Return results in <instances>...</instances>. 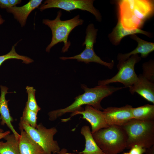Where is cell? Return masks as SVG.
<instances>
[{
    "label": "cell",
    "mask_w": 154,
    "mask_h": 154,
    "mask_svg": "<svg viewBox=\"0 0 154 154\" xmlns=\"http://www.w3.org/2000/svg\"><path fill=\"white\" fill-rule=\"evenodd\" d=\"M118 20L125 29H141L154 13L153 0H122L117 1Z\"/></svg>",
    "instance_id": "obj_1"
},
{
    "label": "cell",
    "mask_w": 154,
    "mask_h": 154,
    "mask_svg": "<svg viewBox=\"0 0 154 154\" xmlns=\"http://www.w3.org/2000/svg\"><path fill=\"white\" fill-rule=\"evenodd\" d=\"M81 86L84 93L76 97L74 101L65 108L49 112L48 115L50 120L54 121L66 113L83 110L84 109L82 106L85 105L90 106L100 110H103L101 105L102 100L123 88L108 85H98L92 88H88L84 84H82Z\"/></svg>",
    "instance_id": "obj_2"
},
{
    "label": "cell",
    "mask_w": 154,
    "mask_h": 154,
    "mask_svg": "<svg viewBox=\"0 0 154 154\" xmlns=\"http://www.w3.org/2000/svg\"><path fill=\"white\" fill-rule=\"evenodd\" d=\"M62 15V11L59 10L54 19L42 20V23L50 28L52 35L51 41L46 48V52H49L54 46L62 42L64 44L62 52L64 53L68 51L71 45V42L68 40L70 34L74 28L82 25L84 22V21L80 18L79 15L71 19L66 20L60 19Z\"/></svg>",
    "instance_id": "obj_3"
},
{
    "label": "cell",
    "mask_w": 154,
    "mask_h": 154,
    "mask_svg": "<svg viewBox=\"0 0 154 154\" xmlns=\"http://www.w3.org/2000/svg\"><path fill=\"white\" fill-rule=\"evenodd\" d=\"M92 135L104 154H118L126 148L127 136L121 126L110 125L98 130Z\"/></svg>",
    "instance_id": "obj_4"
},
{
    "label": "cell",
    "mask_w": 154,
    "mask_h": 154,
    "mask_svg": "<svg viewBox=\"0 0 154 154\" xmlns=\"http://www.w3.org/2000/svg\"><path fill=\"white\" fill-rule=\"evenodd\" d=\"M121 127L127 136L126 148L137 145L147 149L154 145V120L133 119Z\"/></svg>",
    "instance_id": "obj_5"
},
{
    "label": "cell",
    "mask_w": 154,
    "mask_h": 154,
    "mask_svg": "<svg viewBox=\"0 0 154 154\" xmlns=\"http://www.w3.org/2000/svg\"><path fill=\"white\" fill-rule=\"evenodd\" d=\"M19 125L42 148L45 154L57 153L60 150L57 142L54 139L58 131L56 127L47 128L40 123L34 128L21 120Z\"/></svg>",
    "instance_id": "obj_6"
},
{
    "label": "cell",
    "mask_w": 154,
    "mask_h": 154,
    "mask_svg": "<svg viewBox=\"0 0 154 154\" xmlns=\"http://www.w3.org/2000/svg\"><path fill=\"white\" fill-rule=\"evenodd\" d=\"M98 31V29L95 28L94 24H89L86 29L85 39L82 44L83 46L85 45L84 49L81 53L76 55L69 57L62 56L60 57V58L64 60L75 59L78 61L86 64L94 62L107 67L109 69H112L114 64L113 61L110 62H105L98 56L94 52V45L96 42Z\"/></svg>",
    "instance_id": "obj_7"
},
{
    "label": "cell",
    "mask_w": 154,
    "mask_h": 154,
    "mask_svg": "<svg viewBox=\"0 0 154 154\" xmlns=\"http://www.w3.org/2000/svg\"><path fill=\"white\" fill-rule=\"evenodd\" d=\"M138 54L131 56L127 60L119 61L117 67L118 72L114 76L110 79L99 81L98 85H107L111 83L119 82L123 84L125 88L132 86L138 78L134 69L136 63L141 60Z\"/></svg>",
    "instance_id": "obj_8"
},
{
    "label": "cell",
    "mask_w": 154,
    "mask_h": 154,
    "mask_svg": "<svg viewBox=\"0 0 154 154\" xmlns=\"http://www.w3.org/2000/svg\"><path fill=\"white\" fill-rule=\"evenodd\" d=\"M93 0H46L40 5V11L49 8H59L70 12L72 11L79 9L88 11L95 17L96 20L100 22L102 16L93 5Z\"/></svg>",
    "instance_id": "obj_9"
},
{
    "label": "cell",
    "mask_w": 154,
    "mask_h": 154,
    "mask_svg": "<svg viewBox=\"0 0 154 154\" xmlns=\"http://www.w3.org/2000/svg\"><path fill=\"white\" fill-rule=\"evenodd\" d=\"M78 114L82 115V118L87 121L91 126L92 134L98 130L108 127L102 111L93 107L87 105L84 109L72 113L70 117L66 119H62V122H66L70 118Z\"/></svg>",
    "instance_id": "obj_10"
},
{
    "label": "cell",
    "mask_w": 154,
    "mask_h": 154,
    "mask_svg": "<svg viewBox=\"0 0 154 154\" xmlns=\"http://www.w3.org/2000/svg\"><path fill=\"white\" fill-rule=\"evenodd\" d=\"M132 106L129 105L120 107H110L103 109L106 121L109 126H121L133 119L131 110Z\"/></svg>",
    "instance_id": "obj_11"
},
{
    "label": "cell",
    "mask_w": 154,
    "mask_h": 154,
    "mask_svg": "<svg viewBox=\"0 0 154 154\" xmlns=\"http://www.w3.org/2000/svg\"><path fill=\"white\" fill-rule=\"evenodd\" d=\"M132 94L136 93L147 101L154 104V83L144 77L142 74L131 86L129 88Z\"/></svg>",
    "instance_id": "obj_12"
},
{
    "label": "cell",
    "mask_w": 154,
    "mask_h": 154,
    "mask_svg": "<svg viewBox=\"0 0 154 154\" xmlns=\"http://www.w3.org/2000/svg\"><path fill=\"white\" fill-rule=\"evenodd\" d=\"M42 0H31L21 7L14 6L6 9L7 11L12 13L15 19L20 23L21 27H24L28 16L31 12L41 5Z\"/></svg>",
    "instance_id": "obj_13"
},
{
    "label": "cell",
    "mask_w": 154,
    "mask_h": 154,
    "mask_svg": "<svg viewBox=\"0 0 154 154\" xmlns=\"http://www.w3.org/2000/svg\"><path fill=\"white\" fill-rule=\"evenodd\" d=\"M0 88V117L1 120V124L3 125L6 124L12 132L16 138L19 140L20 135L15 130L11 123L13 120L11 116L8 107V102L9 100H7L5 98L6 94L8 93L7 91L8 88L5 86L1 85Z\"/></svg>",
    "instance_id": "obj_14"
},
{
    "label": "cell",
    "mask_w": 154,
    "mask_h": 154,
    "mask_svg": "<svg viewBox=\"0 0 154 154\" xmlns=\"http://www.w3.org/2000/svg\"><path fill=\"white\" fill-rule=\"evenodd\" d=\"M130 37L137 42V46L135 49L130 52L124 54H119L117 56V59L119 61L125 60L131 56L138 54H140L141 57L145 58L154 50L153 42L143 40L135 35H131Z\"/></svg>",
    "instance_id": "obj_15"
},
{
    "label": "cell",
    "mask_w": 154,
    "mask_h": 154,
    "mask_svg": "<svg viewBox=\"0 0 154 154\" xmlns=\"http://www.w3.org/2000/svg\"><path fill=\"white\" fill-rule=\"evenodd\" d=\"M20 136L19 139L21 154H45L42 148L33 140L19 125Z\"/></svg>",
    "instance_id": "obj_16"
},
{
    "label": "cell",
    "mask_w": 154,
    "mask_h": 154,
    "mask_svg": "<svg viewBox=\"0 0 154 154\" xmlns=\"http://www.w3.org/2000/svg\"><path fill=\"white\" fill-rule=\"evenodd\" d=\"M141 34L151 38L152 35L149 32L143 31L141 29L128 30L124 28L120 21L118 20L117 24L112 32L108 36L110 40L114 45H119L122 38L125 36Z\"/></svg>",
    "instance_id": "obj_17"
},
{
    "label": "cell",
    "mask_w": 154,
    "mask_h": 154,
    "mask_svg": "<svg viewBox=\"0 0 154 154\" xmlns=\"http://www.w3.org/2000/svg\"><path fill=\"white\" fill-rule=\"evenodd\" d=\"M80 133L84 137L85 144L84 149L79 154H104L94 139L89 126H82Z\"/></svg>",
    "instance_id": "obj_18"
},
{
    "label": "cell",
    "mask_w": 154,
    "mask_h": 154,
    "mask_svg": "<svg viewBox=\"0 0 154 154\" xmlns=\"http://www.w3.org/2000/svg\"><path fill=\"white\" fill-rule=\"evenodd\" d=\"M3 139L6 141H0V154H21L19 140L13 133L7 135Z\"/></svg>",
    "instance_id": "obj_19"
},
{
    "label": "cell",
    "mask_w": 154,
    "mask_h": 154,
    "mask_svg": "<svg viewBox=\"0 0 154 154\" xmlns=\"http://www.w3.org/2000/svg\"><path fill=\"white\" fill-rule=\"evenodd\" d=\"M132 114L133 119L143 121L154 120V105L146 104L133 108Z\"/></svg>",
    "instance_id": "obj_20"
},
{
    "label": "cell",
    "mask_w": 154,
    "mask_h": 154,
    "mask_svg": "<svg viewBox=\"0 0 154 154\" xmlns=\"http://www.w3.org/2000/svg\"><path fill=\"white\" fill-rule=\"evenodd\" d=\"M17 43H16L12 46L11 50L8 53L0 56V66L5 61L11 59L21 60H22L23 63L26 64H29L33 62V60L27 56L20 55L16 52L15 47Z\"/></svg>",
    "instance_id": "obj_21"
},
{
    "label": "cell",
    "mask_w": 154,
    "mask_h": 154,
    "mask_svg": "<svg viewBox=\"0 0 154 154\" xmlns=\"http://www.w3.org/2000/svg\"><path fill=\"white\" fill-rule=\"evenodd\" d=\"M26 89L28 94V100L25 106L30 110L37 113L40 110L36 100L35 93L36 90L33 87L27 86Z\"/></svg>",
    "instance_id": "obj_22"
},
{
    "label": "cell",
    "mask_w": 154,
    "mask_h": 154,
    "mask_svg": "<svg viewBox=\"0 0 154 154\" xmlns=\"http://www.w3.org/2000/svg\"><path fill=\"white\" fill-rule=\"evenodd\" d=\"M37 113L29 109L26 106L24 108L20 120L29 124L31 127L36 128Z\"/></svg>",
    "instance_id": "obj_23"
},
{
    "label": "cell",
    "mask_w": 154,
    "mask_h": 154,
    "mask_svg": "<svg viewBox=\"0 0 154 154\" xmlns=\"http://www.w3.org/2000/svg\"><path fill=\"white\" fill-rule=\"evenodd\" d=\"M142 76L149 80L154 82V62L153 60H150L144 63L142 66Z\"/></svg>",
    "instance_id": "obj_24"
},
{
    "label": "cell",
    "mask_w": 154,
    "mask_h": 154,
    "mask_svg": "<svg viewBox=\"0 0 154 154\" xmlns=\"http://www.w3.org/2000/svg\"><path fill=\"white\" fill-rule=\"evenodd\" d=\"M146 149L142 146L136 145L130 149L129 154H143L145 153Z\"/></svg>",
    "instance_id": "obj_25"
},
{
    "label": "cell",
    "mask_w": 154,
    "mask_h": 154,
    "mask_svg": "<svg viewBox=\"0 0 154 154\" xmlns=\"http://www.w3.org/2000/svg\"><path fill=\"white\" fill-rule=\"evenodd\" d=\"M0 7L6 9L10 8L9 0H0Z\"/></svg>",
    "instance_id": "obj_26"
},
{
    "label": "cell",
    "mask_w": 154,
    "mask_h": 154,
    "mask_svg": "<svg viewBox=\"0 0 154 154\" xmlns=\"http://www.w3.org/2000/svg\"><path fill=\"white\" fill-rule=\"evenodd\" d=\"M10 7L16 6L17 4H20L21 1V0H9Z\"/></svg>",
    "instance_id": "obj_27"
},
{
    "label": "cell",
    "mask_w": 154,
    "mask_h": 154,
    "mask_svg": "<svg viewBox=\"0 0 154 154\" xmlns=\"http://www.w3.org/2000/svg\"><path fill=\"white\" fill-rule=\"evenodd\" d=\"M52 154H71L68 152L66 148H62L57 153H52Z\"/></svg>",
    "instance_id": "obj_28"
},
{
    "label": "cell",
    "mask_w": 154,
    "mask_h": 154,
    "mask_svg": "<svg viewBox=\"0 0 154 154\" xmlns=\"http://www.w3.org/2000/svg\"><path fill=\"white\" fill-rule=\"evenodd\" d=\"M145 153L146 154H154V145L151 147L147 149Z\"/></svg>",
    "instance_id": "obj_29"
},
{
    "label": "cell",
    "mask_w": 154,
    "mask_h": 154,
    "mask_svg": "<svg viewBox=\"0 0 154 154\" xmlns=\"http://www.w3.org/2000/svg\"><path fill=\"white\" fill-rule=\"evenodd\" d=\"M10 131H7L5 132L0 133V139L4 138L7 135L10 134Z\"/></svg>",
    "instance_id": "obj_30"
},
{
    "label": "cell",
    "mask_w": 154,
    "mask_h": 154,
    "mask_svg": "<svg viewBox=\"0 0 154 154\" xmlns=\"http://www.w3.org/2000/svg\"><path fill=\"white\" fill-rule=\"evenodd\" d=\"M4 21V20L3 19L1 15L0 14V25L2 24Z\"/></svg>",
    "instance_id": "obj_31"
},
{
    "label": "cell",
    "mask_w": 154,
    "mask_h": 154,
    "mask_svg": "<svg viewBox=\"0 0 154 154\" xmlns=\"http://www.w3.org/2000/svg\"><path fill=\"white\" fill-rule=\"evenodd\" d=\"M1 119L0 117V120ZM4 132V130L3 129H1L0 128V133H2Z\"/></svg>",
    "instance_id": "obj_32"
},
{
    "label": "cell",
    "mask_w": 154,
    "mask_h": 154,
    "mask_svg": "<svg viewBox=\"0 0 154 154\" xmlns=\"http://www.w3.org/2000/svg\"><path fill=\"white\" fill-rule=\"evenodd\" d=\"M122 154H129V152H125Z\"/></svg>",
    "instance_id": "obj_33"
}]
</instances>
